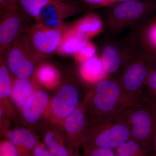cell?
I'll list each match as a JSON object with an SVG mask.
<instances>
[{
  "mask_svg": "<svg viewBox=\"0 0 156 156\" xmlns=\"http://www.w3.org/2000/svg\"><path fill=\"white\" fill-rule=\"evenodd\" d=\"M70 26L50 28L37 22L25 33L30 47L40 61L45 56L56 52L65 34Z\"/></svg>",
  "mask_w": 156,
  "mask_h": 156,
  "instance_id": "52a82bcc",
  "label": "cell"
},
{
  "mask_svg": "<svg viewBox=\"0 0 156 156\" xmlns=\"http://www.w3.org/2000/svg\"><path fill=\"white\" fill-rule=\"evenodd\" d=\"M5 63L16 78L28 79L33 75L39 60L29 44L25 33L19 36L6 50Z\"/></svg>",
  "mask_w": 156,
  "mask_h": 156,
  "instance_id": "8992f818",
  "label": "cell"
},
{
  "mask_svg": "<svg viewBox=\"0 0 156 156\" xmlns=\"http://www.w3.org/2000/svg\"><path fill=\"white\" fill-rule=\"evenodd\" d=\"M49 103L48 93L43 90H37L23 107V119L30 125L37 123L46 111Z\"/></svg>",
  "mask_w": 156,
  "mask_h": 156,
  "instance_id": "5bb4252c",
  "label": "cell"
},
{
  "mask_svg": "<svg viewBox=\"0 0 156 156\" xmlns=\"http://www.w3.org/2000/svg\"><path fill=\"white\" fill-rule=\"evenodd\" d=\"M152 101V104L153 107L154 111L156 115V126L155 128L154 133L153 141L152 153V156H156V104L154 102V101L151 98Z\"/></svg>",
  "mask_w": 156,
  "mask_h": 156,
  "instance_id": "1f68e13d",
  "label": "cell"
},
{
  "mask_svg": "<svg viewBox=\"0 0 156 156\" xmlns=\"http://www.w3.org/2000/svg\"><path fill=\"white\" fill-rule=\"evenodd\" d=\"M83 148L101 147L115 150L131 138L125 111L90 121Z\"/></svg>",
  "mask_w": 156,
  "mask_h": 156,
  "instance_id": "6da1fadb",
  "label": "cell"
},
{
  "mask_svg": "<svg viewBox=\"0 0 156 156\" xmlns=\"http://www.w3.org/2000/svg\"><path fill=\"white\" fill-rule=\"evenodd\" d=\"M89 41L88 37L77 33L72 25L65 34L56 52L60 56H73Z\"/></svg>",
  "mask_w": 156,
  "mask_h": 156,
  "instance_id": "e0dca14e",
  "label": "cell"
},
{
  "mask_svg": "<svg viewBox=\"0 0 156 156\" xmlns=\"http://www.w3.org/2000/svg\"><path fill=\"white\" fill-rule=\"evenodd\" d=\"M18 3H15L1 15L0 23V52H5L23 33L24 17Z\"/></svg>",
  "mask_w": 156,
  "mask_h": 156,
  "instance_id": "30bf717a",
  "label": "cell"
},
{
  "mask_svg": "<svg viewBox=\"0 0 156 156\" xmlns=\"http://www.w3.org/2000/svg\"><path fill=\"white\" fill-rule=\"evenodd\" d=\"M0 156H19L15 146L7 139L1 140Z\"/></svg>",
  "mask_w": 156,
  "mask_h": 156,
  "instance_id": "83f0119b",
  "label": "cell"
},
{
  "mask_svg": "<svg viewBox=\"0 0 156 156\" xmlns=\"http://www.w3.org/2000/svg\"><path fill=\"white\" fill-rule=\"evenodd\" d=\"M80 65V74L88 83H96L107 76L101 57L95 55Z\"/></svg>",
  "mask_w": 156,
  "mask_h": 156,
  "instance_id": "ac0fdd59",
  "label": "cell"
},
{
  "mask_svg": "<svg viewBox=\"0 0 156 156\" xmlns=\"http://www.w3.org/2000/svg\"><path fill=\"white\" fill-rule=\"evenodd\" d=\"M90 122L83 101L62 122L60 126L62 131L75 150L83 147L84 136Z\"/></svg>",
  "mask_w": 156,
  "mask_h": 156,
  "instance_id": "9c48e42d",
  "label": "cell"
},
{
  "mask_svg": "<svg viewBox=\"0 0 156 156\" xmlns=\"http://www.w3.org/2000/svg\"><path fill=\"white\" fill-rule=\"evenodd\" d=\"M72 27L77 33L90 39L101 33L104 25L103 20L99 15L92 12L78 20Z\"/></svg>",
  "mask_w": 156,
  "mask_h": 156,
  "instance_id": "2e32d148",
  "label": "cell"
},
{
  "mask_svg": "<svg viewBox=\"0 0 156 156\" xmlns=\"http://www.w3.org/2000/svg\"><path fill=\"white\" fill-rule=\"evenodd\" d=\"M150 58V53L136 46L131 50L122 68L118 80L129 105L144 95L143 89L147 76Z\"/></svg>",
  "mask_w": 156,
  "mask_h": 156,
  "instance_id": "277c9868",
  "label": "cell"
},
{
  "mask_svg": "<svg viewBox=\"0 0 156 156\" xmlns=\"http://www.w3.org/2000/svg\"><path fill=\"white\" fill-rule=\"evenodd\" d=\"M80 93L71 84L60 87L50 102L45 115L51 124L60 127L65 119L80 105Z\"/></svg>",
  "mask_w": 156,
  "mask_h": 156,
  "instance_id": "ba28073f",
  "label": "cell"
},
{
  "mask_svg": "<svg viewBox=\"0 0 156 156\" xmlns=\"http://www.w3.org/2000/svg\"><path fill=\"white\" fill-rule=\"evenodd\" d=\"M2 56H1L0 65V99L1 102L11 96L13 91L9 69Z\"/></svg>",
  "mask_w": 156,
  "mask_h": 156,
  "instance_id": "cb8c5ba5",
  "label": "cell"
},
{
  "mask_svg": "<svg viewBox=\"0 0 156 156\" xmlns=\"http://www.w3.org/2000/svg\"><path fill=\"white\" fill-rule=\"evenodd\" d=\"M81 1L87 4L93 5L95 8H97L98 6L105 0H81Z\"/></svg>",
  "mask_w": 156,
  "mask_h": 156,
  "instance_id": "d6a6232c",
  "label": "cell"
},
{
  "mask_svg": "<svg viewBox=\"0 0 156 156\" xmlns=\"http://www.w3.org/2000/svg\"><path fill=\"white\" fill-rule=\"evenodd\" d=\"M35 76L36 80L41 85L49 89L56 88L61 81L58 70L49 63L40 65L36 69Z\"/></svg>",
  "mask_w": 156,
  "mask_h": 156,
  "instance_id": "44dd1931",
  "label": "cell"
},
{
  "mask_svg": "<svg viewBox=\"0 0 156 156\" xmlns=\"http://www.w3.org/2000/svg\"><path fill=\"white\" fill-rule=\"evenodd\" d=\"M115 156H152V151L135 140L130 138L114 150Z\"/></svg>",
  "mask_w": 156,
  "mask_h": 156,
  "instance_id": "7402d4cb",
  "label": "cell"
},
{
  "mask_svg": "<svg viewBox=\"0 0 156 156\" xmlns=\"http://www.w3.org/2000/svg\"><path fill=\"white\" fill-rule=\"evenodd\" d=\"M83 101L90 121L124 111L129 105L118 79L110 78L96 83Z\"/></svg>",
  "mask_w": 156,
  "mask_h": 156,
  "instance_id": "7a4b0ae2",
  "label": "cell"
},
{
  "mask_svg": "<svg viewBox=\"0 0 156 156\" xmlns=\"http://www.w3.org/2000/svg\"><path fill=\"white\" fill-rule=\"evenodd\" d=\"M144 87L147 90L148 95L156 104V65L153 62L151 58Z\"/></svg>",
  "mask_w": 156,
  "mask_h": 156,
  "instance_id": "d4e9b609",
  "label": "cell"
},
{
  "mask_svg": "<svg viewBox=\"0 0 156 156\" xmlns=\"http://www.w3.org/2000/svg\"><path fill=\"white\" fill-rule=\"evenodd\" d=\"M141 27L134 38L140 48L151 54L156 51V20Z\"/></svg>",
  "mask_w": 156,
  "mask_h": 156,
  "instance_id": "ffe728a7",
  "label": "cell"
},
{
  "mask_svg": "<svg viewBox=\"0 0 156 156\" xmlns=\"http://www.w3.org/2000/svg\"><path fill=\"white\" fill-rule=\"evenodd\" d=\"M104 27L117 34L129 27L141 24L156 11V1L133 0L107 7Z\"/></svg>",
  "mask_w": 156,
  "mask_h": 156,
  "instance_id": "3957f363",
  "label": "cell"
},
{
  "mask_svg": "<svg viewBox=\"0 0 156 156\" xmlns=\"http://www.w3.org/2000/svg\"><path fill=\"white\" fill-rule=\"evenodd\" d=\"M6 137L15 146L19 156H32L34 147L40 140L33 132L23 128L10 130Z\"/></svg>",
  "mask_w": 156,
  "mask_h": 156,
  "instance_id": "9a60e30c",
  "label": "cell"
},
{
  "mask_svg": "<svg viewBox=\"0 0 156 156\" xmlns=\"http://www.w3.org/2000/svg\"><path fill=\"white\" fill-rule=\"evenodd\" d=\"M56 0H17L23 11L25 14L38 21L43 9Z\"/></svg>",
  "mask_w": 156,
  "mask_h": 156,
  "instance_id": "603a6c76",
  "label": "cell"
},
{
  "mask_svg": "<svg viewBox=\"0 0 156 156\" xmlns=\"http://www.w3.org/2000/svg\"><path fill=\"white\" fill-rule=\"evenodd\" d=\"M43 143L53 156H72L76 151L60 127L50 123L44 130Z\"/></svg>",
  "mask_w": 156,
  "mask_h": 156,
  "instance_id": "7c38bea8",
  "label": "cell"
},
{
  "mask_svg": "<svg viewBox=\"0 0 156 156\" xmlns=\"http://www.w3.org/2000/svg\"><path fill=\"white\" fill-rule=\"evenodd\" d=\"M72 156H83V155H81L80 153L79 150H76L75 153Z\"/></svg>",
  "mask_w": 156,
  "mask_h": 156,
  "instance_id": "e575fe53",
  "label": "cell"
},
{
  "mask_svg": "<svg viewBox=\"0 0 156 156\" xmlns=\"http://www.w3.org/2000/svg\"><path fill=\"white\" fill-rule=\"evenodd\" d=\"M150 56L151 59L153 62L156 65V51L153 52V53H151Z\"/></svg>",
  "mask_w": 156,
  "mask_h": 156,
  "instance_id": "836d02e7",
  "label": "cell"
},
{
  "mask_svg": "<svg viewBox=\"0 0 156 156\" xmlns=\"http://www.w3.org/2000/svg\"><path fill=\"white\" fill-rule=\"evenodd\" d=\"M83 156H115L114 150L105 148L86 147L83 148Z\"/></svg>",
  "mask_w": 156,
  "mask_h": 156,
  "instance_id": "4316f807",
  "label": "cell"
},
{
  "mask_svg": "<svg viewBox=\"0 0 156 156\" xmlns=\"http://www.w3.org/2000/svg\"><path fill=\"white\" fill-rule=\"evenodd\" d=\"M36 91L33 82L29 78H16L13 83V91L11 97L16 106L22 109L27 101Z\"/></svg>",
  "mask_w": 156,
  "mask_h": 156,
  "instance_id": "d6986e66",
  "label": "cell"
},
{
  "mask_svg": "<svg viewBox=\"0 0 156 156\" xmlns=\"http://www.w3.org/2000/svg\"><path fill=\"white\" fill-rule=\"evenodd\" d=\"M96 52V47L94 44L89 41L73 56L75 61L81 64L95 56Z\"/></svg>",
  "mask_w": 156,
  "mask_h": 156,
  "instance_id": "484cf974",
  "label": "cell"
},
{
  "mask_svg": "<svg viewBox=\"0 0 156 156\" xmlns=\"http://www.w3.org/2000/svg\"><path fill=\"white\" fill-rule=\"evenodd\" d=\"M133 1V0H105L103 2L101 3L97 8H107L116 5L119 3L125 2H129V1ZM156 1V0H154Z\"/></svg>",
  "mask_w": 156,
  "mask_h": 156,
  "instance_id": "4dcf8cb0",
  "label": "cell"
},
{
  "mask_svg": "<svg viewBox=\"0 0 156 156\" xmlns=\"http://www.w3.org/2000/svg\"><path fill=\"white\" fill-rule=\"evenodd\" d=\"M125 113L130 127L131 138L142 144L152 152L156 115L149 95L144 94L126 107Z\"/></svg>",
  "mask_w": 156,
  "mask_h": 156,
  "instance_id": "5b68a950",
  "label": "cell"
},
{
  "mask_svg": "<svg viewBox=\"0 0 156 156\" xmlns=\"http://www.w3.org/2000/svg\"><path fill=\"white\" fill-rule=\"evenodd\" d=\"M32 156H53L43 142L39 140L34 147Z\"/></svg>",
  "mask_w": 156,
  "mask_h": 156,
  "instance_id": "f1b7e54d",
  "label": "cell"
},
{
  "mask_svg": "<svg viewBox=\"0 0 156 156\" xmlns=\"http://www.w3.org/2000/svg\"><path fill=\"white\" fill-rule=\"evenodd\" d=\"M17 2V0H0L1 14L4 13L12 5Z\"/></svg>",
  "mask_w": 156,
  "mask_h": 156,
  "instance_id": "f546056e",
  "label": "cell"
},
{
  "mask_svg": "<svg viewBox=\"0 0 156 156\" xmlns=\"http://www.w3.org/2000/svg\"><path fill=\"white\" fill-rule=\"evenodd\" d=\"M81 6L63 0H56L43 9L38 21L53 20L64 22L65 19L79 14L83 11Z\"/></svg>",
  "mask_w": 156,
  "mask_h": 156,
  "instance_id": "4fadbf2b",
  "label": "cell"
},
{
  "mask_svg": "<svg viewBox=\"0 0 156 156\" xmlns=\"http://www.w3.org/2000/svg\"><path fill=\"white\" fill-rule=\"evenodd\" d=\"M130 52L131 48L128 43L106 42L102 48L101 56L106 74H113L122 68Z\"/></svg>",
  "mask_w": 156,
  "mask_h": 156,
  "instance_id": "8fae6325",
  "label": "cell"
}]
</instances>
